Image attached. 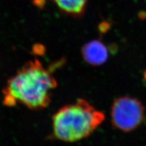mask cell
Returning <instances> with one entry per match:
<instances>
[{
  "mask_svg": "<svg viewBox=\"0 0 146 146\" xmlns=\"http://www.w3.org/2000/svg\"><path fill=\"white\" fill-rule=\"evenodd\" d=\"M84 60L92 66H100L108 58V48L101 41L93 40L85 44L81 49Z\"/></svg>",
  "mask_w": 146,
  "mask_h": 146,
  "instance_id": "4",
  "label": "cell"
},
{
  "mask_svg": "<svg viewBox=\"0 0 146 146\" xmlns=\"http://www.w3.org/2000/svg\"><path fill=\"white\" fill-rule=\"evenodd\" d=\"M111 119L113 125L124 132L133 131L144 119V107L139 100L122 96L114 100Z\"/></svg>",
  "mask_w": 146,
  "mask_h": 146,
  "instance_id": "3",
  "label": "cell"
},
{
  "mask_svg": "<svg viewBox=\"0 0 146 146\" xmlns=\"http://www.w3.org/2000/svg\"><path fill=\"white\" fill-rule=\"evenodd\" d=\"M57 86L56 80L40 60H30L8 80L3 90V103L7 107L20 104L40 110L49 106Z\"/></svg>",
  "mask_w": 146,
  "mask_h": 146,
  "instance_id": "1",
  "label": "cell"
},
{
  "mask_svg": "<svg viewBox=\"0 0 146 146\" xmlns=\"http://www.w3.org/2000/svg\"><path fill=\"white\" fill-rule=\"evenodd\" d=\"M144 77H145V79H146V71H145V73H144Z\"/></svg>",
  "mask_w": 146,
  "mask_h": 146,
  "instance_id": "6",
  "label": "cell"
},
{
  "mask_svg": "<svg viewBox=\"0 0 146 146\" xmlns=\"http://www.w3.org/2000/svg\"><path fill=\"white\" fill-rule=\"evenodd\" d=\"M60 9L68 14L76 16L84 13L88 0H54Z\"/></svg>",
  "mask_w": 146,
  "mask_h": 146,
  "instance_id": "5",
  "label": "cell"
},
{
  "mask_svg": "<svg viewBox=\"0 0 146 146\" xmlns=\"http://www.w3.org/2000/svg\"><path fill=\"white\" fill-rule=\"evenodd\" d=\"M103 112L85 99H79L63 106L52 116V136L64 142L74 143L87 138L104 121Z\"/></svg>",
  "mask_w": 146,
  "mask_h": 146,
  "instance_id": "2",
  "label": "cell"
}]
</instances>
